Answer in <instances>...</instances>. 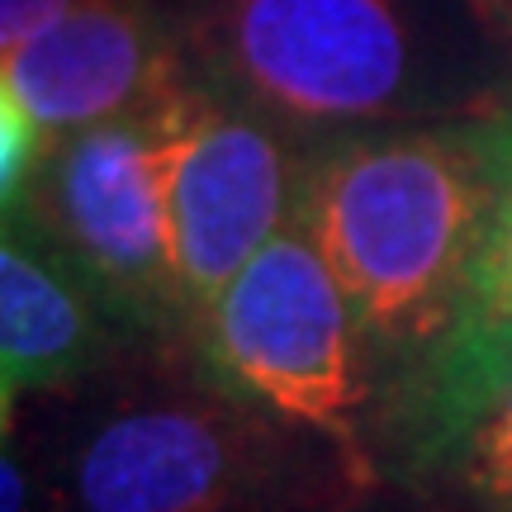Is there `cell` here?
Returning <instances> with one entry per match:
<instances>
[{"label":"cell","mask_w":512,"mask_h":512,"mask_svg":"<svg viewBox=\"0 0 512 512\" xmlns=\"http://www.w3.org/2000/svg\"><path fill=\"white\" fill-rule=\"evenodd\" d=\"M185 53L190 43L171 34L152 0H72L34 43L0 57V86L53 147L91 124L166 105L190 81Z\"/></svg>","instance_id":"7"},{"label":"cell","mask_w":512,"mask_h":512,"mask_svg":"<svg viewBox=\"0 0 512 512\" xmlns=\"http://www.w3.org/2000/svg\"><path fill=\"white\" fill-rule=\"evenodd\" d=\"M261 456L238 413L204 399L124 403L72 456L76 512H242Z\"/></svg>","instance_id":"6"},{"label":"cell","mask_w":512,"mask_h":512,"mask_svg":"<svg viewBox=\"0 0 512 512\" xmlns=\"http://www.w3.org/2000/svg\"><path fill=\"white\" fill-rule=\"evenodd\" d=\"M437 0H214L185 38L204 81L280 128L351 133L446 105L475 86Z\"/></svg>","instance_id":"2"},{"label":"cell","mask_w":512,"mask_h":512,"mask_svg":"<svg viewBox=\"0 0 512 512\" xmlns=\"http://www.w3.org/2000/svg\"><path fill=\"white\" fill-rule=\"evenodd\" d=\"M114 313L24 214H5L0 238V399L5 427L24 394L81 380L110 351Z\"/></svg>","instance_id":"9"},{"label":"cell","mask_w":512,"mask_h":512,"mask_svg":"<svg viewBox=\"0 0 512 512\" xmlns=\"http://www.w3.org/2000/svg\"><path fill=\"white\" fill-rule=\"evenodd\" d=\"M171 271L185 323L294 219L299 166L285 128L204 76L157 110Z\"/></svg>","instance_id":"4"},{"label":"cell","mask_w":512,"mask_h":512,"mask_svg":"<svg viewBox=\"0 0 512 512\" xmlns=\"http://www.w3.org/2000/svg\"><path fill=\"white\" fill-rule=\"evenodd\" d=\"M157 110L57 138L19 209H10L34 223L91 280L114 323L133 332H162L185 318L166 238Z\"/></svg>","instance_id":"5"},{"label":"cell","mask_w":512,"mask_h":512,"mask_svg":"<svg viewBox=\"0 0 512 512\" xmlns=\"http://www.w3.org/2000/svg\"><path fill=\"white\" fill-rule=\"evenodd\" d=\"M489 157V219L451 328L441 332L413 384L408 437L418 456L465 451L479 413L512 375V100L479 114Z\"/></svg>","instance_id":"8"},{"label":"cell","mask_w":512,"mask_h":512,"mask_svg":"<svg viewBox=\"0 0 512 512\" xmlns=\"http://www.w3.org/2000/svg\"><path fill=\"white\" fill-rule=\"evenodd\" d=\"M67 10H72V0H0V57L34 43Z\"/></svg>","instance_id":"12"},{"label":"cell","mask_w":512,"mask_h":512,"mask_svg":"<svg viewBox=\"0 0 512 512\" xmlns=\"http://www.w3.org/2000/svg\"><path fill=\"white\" fill-rule=\"evenodd\" d=\"M43 152H48V143H43L38 124L29 119V110L0 86V195H5V214L19 209L38 162H43Z\"/></svg>","instance_id":"11"},{"label":"cell","mask_w":512,"mask_h":512,"mask_svg":"<svg viewBox=\"0 0 512 512\" xmlns=\"http://www.w3.org/2000/svg\"><path fill=\"white\" fill-rule=\"evenodd\" d=\"M204 361L233 394L280 418L347 437L361 384V318L342 280L290 219L195 323Z\"/></svg>","instance_id":"3"},{"label":"cell","mask_w":512,"mask_h":512,"mask_svg":"<svg viewBox=\"0 0 512 512\" xmlns=\"http://www.w3.org/2000/svg\"><path fill=\"white\" fill-rule=\"evenodd\" d=\"M489 195L479 119L351 128L304 157L294 219L342 280L366 337L432 347L460 309Z\"/></svg>","instance_id":"1"},{"label":"cell","mask_w":512,"mask_h":512,"mask_svg":"<svg viewBox=\"0 0 512 512\" xmlns=\"http://www.w3.org/2000/svg\"><path fill=\"white\" fill-rule=\"evenodd\" d=\"M470 456V484L494 512H512V375L479 413L475 432L465 441Z\"/></svg>","instance_id":"10"},{"label":"cell","mask_w":512,"mask_h":512,"mask_svg":"<svg viewBox=\"0 0 512 512\" xmlns=\"http://www.w3.org/2000/svg\"><path fill=\"white\" fill-rule=\"evenodd\" d=\"M0 484H5V512H34V489H29V470L24 460L5 446V460H0Z\"/></svg>","instance_id":"13"}]
</instances>
